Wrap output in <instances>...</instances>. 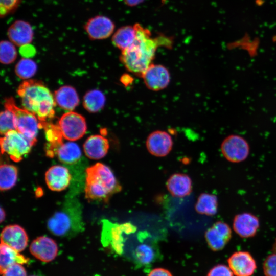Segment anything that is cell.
Instances as JSON below:
<instances>
[{
  "mask_svg": "<svg viewBox=\"0 0 276 276\" xmlns=\"http://www.w3.org/2000/svg\"><path fill=\"white\" fill-rule=\"evenodd\" d=\"M15 45L10 40H3L0 43V61L4 64L14 62L17 57Z\"/></svg>",
  "mask_w": 276,
  "mask_h": 276,
  "instance_id": "cell-31",
  "label": "cell"
},
{
  "mask_svg": "<svg viewBox=\"0 0 276 276\" xmlns=\"http://www.w3.org/2000/svg\"><path fill=\"white\" fill-rule=\"evenodd\" d=\"M232 236L231 227L222 221L216 222L206 231L204 235L209 247L214 251L222 250L229 242Z\"/></svg>",
  "mask_w": 276,
  "mask_h": 276,
  "instance_id": "cell-11",
  "label": "cell"
},
{
  "mask_svg": "<svg viewBox=\"0 0 276 276\" xmlns=\"http://www.w3.org/2000/svg\"><path fill=\"white\" fill-rule=\"evenodd\" d=\"M56 153L59 160L66 164L76 163L82 156L79 146L73 141L61 144Z\"/></svg>",
  "mask_w": 276,
  "mask_h": 276,
  "instance_id": "cell-25",
  "label": "cell"
},
{
  "mask_svg": "<svg viewBox=\"0 0 276 276\" xmlns=\"http://www.w3.org/2000/svg\"><path fill=\"white\" fill-rule=\"evenodd\" d=\"M81 209L78 201L71 200L55 212L47 222V226L53 234L65 237L82 230L83 223Z\"/></svg>",
  "mask_w": 276,
  "mask_h": 276,
  "instance_id": "cell-4",
  "label": "cell"
},
{
  "mask_svg": "<svg viewBox=\"0 0 276 276\" xmlns=\"http://www.w3.org/2000/svg\"><path fill=\"white\" fill-rule=\"evenodd\" d=\"M17 94L25 109L36 116L41 128L55 114V101L50 90L41 83L27 80L18 87Z\"/></svg>",
  "mask_w": 276,
  "mask_h": 276,
  "instance_id": "cell-2",
  "label": "cell"
},
{
  "mask_svg": "<svg viewBox=\"0 0 276 276\" xmlns=\"http://www.w3.org/2000/svg\"><path fill=\"white\" fill-rule=\"evenodd\" d=\"M122 84L125 86H128L132 82V78L129 75L125 74L123 75L120 79Z\"/></svg>",
  "mask_w": 276,
  "mask_h": 276,
  "instance_id": "cell-39",
  "label": "cell"
},
{
  "mask_svg": "<svg viewBox=\"0 0 276 276\" xmlns=\"http://www.w3.org/2000/svg\"><path fill=\"white\" fill-rule=\"evenodd\" d=\"M105 101V96L101 90L93 89L85 95L83 104L84 107L88 111L96 112L103 108Z\"/></svg>",
  "mask_w": 276,
  "mask_h": 276,
  "instance_id": "cell-27",
  "label": "cell"
},
{
  "mask_svg": "<svg viewBox=\"0 0 276 276\" xmlns=\"http://www.w3.org/2000/svg\"><path fill=\"white\" fill-rule=\"evenodd\" d=\"M146 87L153 91L165 88L170 81V73L164 66L152 63L141 76Z\"/></svg>",
  "mask_w": 276,
  "mask_h": 276,
  "instance_id": "cell-13",
  "label": "cell"
},
{
  "mask_svg": "<svg viewBox=\"0 0 276 276\" xmlns=\"http://www.w3.org/2000/svg\"><path fill=\"white\" fill-rule=\"evenodd\" d=\"M54 99L58 106L71 111L79 104V98L75 89L71 86L60 87L54 93Z\"/></svg>",
  "mask_w": 276,
  "mask_h": 276,
  "instance_id": "cell-22",
  "label": "cell"
},
{
  "mask_svg": "<svg viewBox=\"0 0 276 276\" xmlns=\"http://www.w3.org/2000/svg\"><path fill=\"white\" fill-rule=\"evenodd\" d=\"M5 212L2 208H1V221L2 222L5 218Z\"/></svg>",
  "mask_w": 276,
  "mask_h": 276,
  "instance_id": "cell-41",
  "label": "cell"
},
{
  "mask_svg": "<svg viewBox=\"0 0 276 276\" xmlns=\"http://www.w3.org/2000/svg\"><path fill=\"white\" fill-rule=\"evenodd\" d=\"M136 36L134 25H126L121 27L113 33L111 41L115 47L122 51L132 44Z\"/></svg>",
  "mask_w": 276,
  "mask_h": 276,
  "instance_id": "cell-23",
  "label": "cell"
},
{
  "mask_svg": "<svg viewBox=\"0 0 276 276\" xmlns=\"http://www.w3.org/2000/svg\"><path fill=\"white\" fill-rule=\"evenodd\" d=\"M109 148L108 140L101 135L90 136L83 145L85 155L91 159H99L104 157L107 153Z\"/></svg>",
  "mask_w": 276,
  "mask_h": 276,
  "instance_id": "cell-21",
  "label": "cell"
},
{
  "mask_svg": "<svg viewBox=\"0 0 276 276\" xmlns=\"http://www.w3.org/2000/svg\"><path fill=\"white\" fill-rule=\"evenodd\" d=\"M125 4L129 7L136 6L142 3L144 0H123Z\"/></svg>",
  "mask_w": 276,
  "mask_h": 276,
  "instance_id": "cell-40",
  "label": "cell"
},
{
  "mask_svg": "<svg viewBox=\"0 0 276 276\" xmlns=\"http://www.w3.org/2000/svg\"><path fill=\"white\" fill-rule=\"evenodd\" d=\"M228 267L235 276H251L257 264L251 254L246 251L233 253L227 259Z\"/></svg>",
  "mask_w": 276,
  "mask_h": 276,
  "instance_id": "cell-12",
  "label": "cell"
},
{
  "mask_svg": "<svg viewBox=\"0 0 276 276\" xmlns=\"http://www.w3.org/2000/svg\"><path fill=\"white\" fill-rule=\"evenodd\" d=\"M229 267L224 264H218L213 267L206 276H234Z\"/></svg>",
  "mask_w": 276,
  "mask_h": 276,
  "instance_id": "cell-35",
  "label": "cell"
},
{
  "mask_svg": "<svg viewBox=\"0 0 276 276\" xmlns=\"http://www.w3.org/2000/svg\"><path fill=\"white\" fill-rule=\"evenodd\" d=\"M102 222L101 242L103 245L110 247L117 254H122L124 235L134 233L136 227L130 223H114L106 219Z\"/></svg>",
  "mask_w": 276,
  "mask_h": 276,
  "instance_id": "cell-6",
  "label": "cell"
},
{
  "mask_svg": "<svg viewBox=\"0 0 276 276\" xmlns=\"http://www.w3.org/2000/svg\"><path fill=\"white\" fill-rule=\"evenodd\" d=\"M148 276H173V275L168 270L160 267L152 269Z\"/></svg>",
  "mask_w": 276,
  "mask_h": 276,
  "instance_id": "cell-37",
  "label": "cell"
},
{
  "mask_svg": "<svg viewBox=\"0 0 276 276\" xmlns=\"http://www.w3.org/2000/svg\"><path fill=\"white\" fill-rule=\"evenodd\" d=\"M18 176L17 168L12 165L3 164L0 167V189L6 191L16 184Z\"/></svg>",
  "mask_w": 276,
  "mask_h": 276,
  "instance_id": "cell-28",
  "label": "cell"
},
{
  "mask_svg": "<svg viewBox=\"0 0 276 276\" xmlns=\"http://www.w3.org/2000/svg\"><path fill=\"white\" fill-rule=\"evenodd\" d=\"M58 127L63 137L74 141L82 137L87 130L85 118L81 114L73 111L63 114L58 122Z\"/></svg>",
  "mask_w": 276,
  "mask_h": 276,
  "instance_id": "cell-9",
  "label": "cell"
},
{
  "mask_svg": "<svg viewBox=\"0 0 276 276\" xmlns=\"http://www.w3.org/2000/svg\"><path fill=\"white\" fill-rule=\"evenodd\" d=\"M263 268L265 276H276V253L273 252L266 257Z\"/></svg>",
  "mask_w": 276,
  "mask_h": 276,
  "instance_id": "cell-34",
  "label": "cell"
},
{
  "mask_svg": "<svg viewBox=\"0 0 276 276\" xmlns=\"http://www.w3.org/2000/svg\"><path fill=\"white\" fill-rule=\"evenodd\" d=\"M218 207L217 197L212 194L203 193L198 197L195 209L198 213L212 216L217 213Z\"/></svg>",
  "mask_w": 276,
  "mask_h": 276,
  "instance_id": "cell-26",
  "label": "cell"
},
{
  "mask_svg": "<svg viewBox=\"0 0 276 276\" xmlns=\"http://www.w3.org/2000/svg\"><path fill=\"white\" fill-rule=\"evenodd\" d=\"M134 254L136 260L143 265L150 263L155 256V251L153 246L143 242L136 247Z\"/></svg>",
  "mask_w": 276,
  "mask_h": 276,
  "instance_id": "cell-29",
  "label": "cell"
},
{
  "mask_svg": "<svg viewBox=\"0 0 276 276\" xmlns=\"http://www.w3.org/2000/svg\"><path fill=\"white\" fill-rule=\"evenodd\" d=\"M1 139L2 153H6L15 162L29 153L34 144L16 130L8 131Z\"/></svg>",
  "mask_w": 276,
  "mask_h": 276,
  "instance_id": "cell-7",
  "label": "cell"
},
{
  "mask_svg": "<svg viewBox=\"0 0 276 276\" xmlns=\"http://www.w3.org/2000/svg\"><path fill=\"white\" fill-rule=\"evenodd\" d=\"M22 0H0V16L4 18L14 12Z\"/></svg>",
  "mask_w": 276,
  "mask_h": 276,
  "instance_id": "cell-33",
  "label": "cell"
},
{
  "mask_svg": "<svg viewBox=\"0 0 276 276\" xmlns=\"http://www.w3.org/2000/svg\"><path fill=\"white\" fill-rule=\"evenodd\" d=\"M12 130H16L15 116L10 110L5 108L0 114V132L2 135Z\"/></svg>",
  "mask_w": 276,
  "mask_h": 276,
  "instance_id": "cell-32",
  "label": "cell"
},
{
  "mask_svg": "<svg viewBox=\"0 0 276 276\" xmlns=\"http://www.w3.org/2000/svg\"><path fill=\"white\" fill-rule=\"evenodd\" d=\"M1 240V243L20 252L27 247L28 237L21 226L17 224L10 225L6 226L2 230Z\"/></svg>",
  "mask_w": 276,
  "mask_h": 276,
  "instance_id": "cell-18",
  "label": "cell"
},
{
  "mask_svg": "<svg viewBox=\"0 0 276 276\" xmlns=\"http://www.w3.org/2000/svg\"><path fill=\"white\" fill-rule=\"evenodd\" d=\"M7 34L9 40L13 43L22 47L32 42L34 32L30 23L19 19L16 20L9 27Z\"/></svg>",
  "mask_w": 276,
  "mask_h": 276,
  "instance_id": "cell-17",
  "label": "cell"
},
{
  "mask_svg": "<svg viewBox=\"0 0 276 276\" xmlns=\"http://www.w3.org/2000/svg\"><path fill=\"white\" fill-rule=\"evenodd\" d=\"M166 187L173 196L184 197L189 195L192 192V180L187 174L175 173L168 178Z\"/></svg>",
  "mask_w": 276,
  "mask_h": 276,
  "instance_id": "cell-20",
  "label": "cell"
},
{
  "mask_svg": "<svg viewBox=\"0 0 276 276\" xmlns=\"http://www.w3.org/2000/svg\"><path fill=\"white\" fill-rule=\"evenodd\" d=\"M4 106L5 108L11 111L15 116L16 130L34 145L37 140L39 128H41L40 123L36 116L25 108L17 107L13 98L6 99Z\"/></svg>",
  "mask_w": 276,
  "mask_h": 276,
  "instance_id": "cell-5",
  "label": "cell"
},
{
  "mask_svg": "<svg viewBox=\"0 0 276 276\" xmlns=\"http://www.w3.org/2000/svg\"><path fill=\"white\" fill-rule=\"evenodd\" d=\"M146 145L151 154L157 157H164L171 151L173 141L170 135L167 132L157 130L148 135Z\"/></svg>",
  "mask_w": 276,
  "mask_h": 276,
  "instance_id": "cell-16",
  "label": "cell"
},
{
  "mask_svg": "<svg viewBox=\"0 0 276 276\" xmlns=\"http://www.w3.org/2000/svg\"><path fill=\"white\" fill-rule=\"evenodd\" d=\"M259 218L249 212H243L235 216L233 220V229L240 237H254L260 228Z\"/></svg>",
  "mask_w": 276,
  "mask_h": 276,
  "instance_id": "cell-14",
  "label": "cell"
},
{
  "mask_svg": "<svg viewBox=\"0 0 276 276\" xmlns=\"http://www.w3.org/2000/svg\"><path fill=\"white\" fill-rule=\"evenodd\" d=\"M272 250L273 252L276 253V238L275 239L274 243L273 244Z\"/></svg>",
  "mask_w": 276,
  "mask_h": 276,
  "instance_id": "cell-42",
  "label": "cell"
},
{
  "mask_svg": "<svg viewBox=\"0 0 276 276\" xmlns=\"http://www.w3.org/2000/svg\"><path fill=\"white\" fill-rule=\"evenodd\" d=\"M121 189L112 170L107 165L98 163L86 169L84 190L87 199L105 200Z\"/></svg>",
  "mask_w": 276,
  "mask_h": 276,
  "instance_id": "cell-3",
  "label": "cell"
},
{
  "mask_svg": "<svg viewBox=\"0 0 276 276\" xmlns=\"http://www.w3.org/2000/svg\"><path fill=\"white\" fill-rule=\"evenodd\" d=\"M21 47L20 53L25 56L33 55L35 53V50L30 44L25 45Z\"/></svg>",
  "mask_w": 276,
  "mask_h": 276,
  "instance_id": "cell-38",
  "label": "cell"
},
{
  "mask_svg": "<svg viewBox=\"0 0 276 276\" xmlns=\"http://www.w3.org/2000/svg\"><path fill=\"white\" fill-rule=\"evenodd\" d=\"M15 71L19 78L28 79L33 77L36 73L37 64L31 59L22 58L16 64Z\"/></svg>",
  "mask_w": 276,
  "mask_h": 276,
  "instance_id": "cell-30",
  "label": "cell"
},
{
  "mask_svg": "<svg viewBox=\"0 0 276 276\" xmlns=\"http://www.w3.org/2000/svg\"><path fill=\"white\" fill-rule=\"evenodd\" d=\"M223 157L232 163H239L245 160L250 152L247 141L242 136L231 134L226 136L220 146Z\"/></svg>",
  "mask_w": 276,
  "mask_h": 276,
  "instance_id": "cell-8",
  "label": "cell"
},
{
  "mask_svg": "<svg viewBox=\"0 0 276 276\" xmlns=\"http://www.w3.org/2000/svg\"><path fill=\"white\" fill-rule=\"evenodd\" d=\"M115 24L107 16L98 15L89 18L84 25L88 38L92 40H103L112 36Z\"/></svg>",
  "mask_w": 276,
  "mask_h": 276,
  "instance_id": "cell-10",
  "label": "cell"
},
{
  "mask_svg": "<svg viewBox=\"0 0 276 276\" xmlns=\"http://www.w3.org/2000/svg\"><path fill=\"white\" fill-rule=\"evenodd\" d=\"M29 249L34 257L43 262L53 261L56 257L58 251L56 242L47 236H40L34 239Z\"/></svg>",
  "mask_w": 276,
  "mask_h": 276,
  "instance_id": "cell-15",
  "label": "cell"
},
{
  "mask_svg": "<svg viewBox=\"0 0 276 276\" xmlns=\"http://www.w3.org/2000/svg\"><path fill=\"white\" fill-rule=\"evenodd\" d=\"M19 252L6 244L1 243L0 271L2 274L14 264H24L29 262V259Z\"/></svg>",
  "mask_w": 276,
  "mask_h": 276,
  "instance_id": "cell-24",
  "label": "cell"
},
{
  "mask_svg": "<svg viewBox=\"0 0 276 276\" xmlns=\"http://www.w3.org/2000/svg\"><path fill=\"white\" fill-rule=\"evenodd\" d=\"M32 276H35V275H32Z\"/></svg>",
  "mask_w": 276,
  "mask_h": 276,
  "instance_id": "cell-43",
  "label": "cell"
},
{
  "mask_svg": "<svg viewBox=\"0 0 276 276\" xmlns=\"http://www.w3.org/2000/svg\"><path fill=\"white\" fill-rule=\"evenodd\" d=\"M2 274L3 276H27V272L22 264L15 263L7 268Z\"/></svg>",
  "mask_w": 276,
  "mask_h": 276,
  "instance_id": "cell-36",
  "label": "cell"
},
{
  "mask_svg": "<svg viewBox=\"0 0 276 276\" xmlns=\"http://www.w3.org/2000/svg\"><path fill=\"white\" fill-rule=\"evenodd\" d=\"M136 36L132 44L122 51L120 59L129 72L142 76L151 64L157 48L161 46L171 48L173 40L171 37L160 34L152 37L151 31L140 24L134 25Z\"/></svg>",
  "mask_w": 276,
  "mask_h": 276,
  "instance_id": "cell-1",
  "label": "cell"
},
{
  "mask_svg": "<svg viewBox=\"0 0 276 276\" xmlns=\"http://www.w3.org/2000/svg\"><path fill=\"white\" fill-rule=\"evenodd\" d=\"M71 174L68 169L61 165L51 167L45 173V180L48 188L53 191L65 190L71 180Z\"/></svg>",
  "mask_w": 276,
  "mask_h": 276,
  "instance_id": "cell-19",
  "label": "cell"
}]
</instances>
